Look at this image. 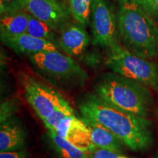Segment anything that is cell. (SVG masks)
Masks as SVG:
<instances>
[{
    "label": "cell",
    "mask_w": 158,
    "mask_h": 158,
    "mask_svg": "<svg viewBox=\"0 0 158 158\" xmlns=\"http://www.w3.org/2000/svg\"><path fill=\"white\" fill-rule=\"evenodd\" d=\"M82 117L101 124L133 151H146L153 143L152 122L108 104L95 94L85 95L78 105Z\"/></svg>",
    "instance_id": "cell-1"
},
{
    "label": "cell",
    "mask_w": 158,
    "mask_h": 158,
    "mask_svg": "<svg viewBox=\"0 0 158 158\" xmlns=\"http://www.w3.org/2000/svg\"><path fill=\"white\" fill-rule=\"evenodd\" d=\"M117 23L119 40L124 48L144 59L158 56V28L142 7L131 0L119 3Z\"/></svg>",
    "instance_id": "cell-2"
},
{
    "label": "cell",
    "mask_w": 158,
    "mask_h": 158,
    "mask_svg": "<svg viewBox=\"0 0 158 158\" xmlns=\"http://www.w3.org/2000/svg\"><path fill=\"white\" fill-rule=\"evenodd\" d=\"M94 93L113 107L142 117L147 118L153 103L145 85L114 73L102 75Z\"/></svg>",
    "instance_id": "cell-3"
},
{
    "label": "cell",
    "mask_w": 158,
    "mask_h": 158,
    "mask_svg": "<svg viewBox=\"0 0 158 158\" xmlns=\"http://www.w3.org/2000/svg\"><path fill=\"white\" fill-rule=\"evenodd\" d=\"M105 63L114 73L158 89V64L134 54L120 43L108 48Z\"/></svg>",
    "instance_id": "cell-4"
},
{
    "label": "cell",
    "mask_w": 158,
    "mask_h": 158,
    "mask_svg": "<svg viewBox=\"0 0 158 158\" xmlns=\"http://www.w3.org/2000/svg\"><path fill=\"white\" fill-rule=\"evenodd\" d=\"M37 72L51 81L61 85L84 84L88 75L72 57L59 51L28 56Z\"/></svg>",
    "instance_id": "cell-5"
},
{
    "label": "cell",
    "mask_w": 158,
    "mask_h": 158,
    "mask_svg": "<svg viewBox=\"0 0 158 158\" xmlns=\"http://www.w3.org/2000/svg\"><path fill=\"white\" fill-rule=\"evenodd\" d=\"M21 81L26 99L42 121L56 110L70 106L62 94L33 77L23 74Z\"/></svg>",
    "instance_id": "cell-6"
},
{
    "label": "cell",
    "mask_w": 158,
    "mask_h": 158,
    "mask_svg": "<svg viewBox=\"0 0 158 158\" xmlns=\"http://www.w3.org/2000/svg\"><path fill=\"white\" fill-rule=\"evenodd\" d=\"M91 16L92 44L108 49L119 43L117 13L109 0H94Z\"/></svg>",
    "instance_id": "cell-7"
},
{
    "label": "cell",
    "mask_w": 158,
    "mask_h": 158,
    "mask_svg": "<svg viewBox=\"0 0 158 158\" xmlns=\"http://www.w3.org/2000/svg\"><path fill=\"white\" fill-rule=\"evenodd\" d=\"M26 10L57 33L72 22V10L65 0H25Z\"/></svg>",
    "instance_id": "cell-8"
},
{
    "label": "cell",
    "mask_w": 158,
    "mask_h": 158,
    "mask_svg": "<svg viewBox=\"0 0 158 158\" xmlns=\"http://www.w3.org/2000/svg\"><path fill=\"white\" fill-rule=\"evenodd\" d=\"M53 131L74 145L87 149L90 152L95 148L91 141L87 124L83 118H79L75 114L63 118Z\"/></svg>",
    "instance_id": "cell-9"
},
{
    "label": "cell",
    "mask_w": 158,
    "mask_h": 158,
    "mask_svg": "<svg viewBox=\"0 0 158 158\" xmlns=\"http://www.w3.org/2000/svg\"><path fill=\"white\" fill-rule=\"evenodd\" d=\"M90 43V37L82 23L71 22L59 33V48L70 56H78L85 53Z\"/></svg>",
    "instance_id": "cell-10"
},
{
    "label": "cell",
    "mask_w": 158,
    "mask_h": 158,
    "mask_svg": "<svg viewBox=\"0 0 158 158\" xmlns=\"http://www.w3.org/2000/svg\"><path fill=\"white\" fill-rule=\"evenodd\" d=\"M5 45L10 48L18 54L28 56L45 51H59V46L51 41L34 37L24 33L14 37H1Z\"/></svg>",
    "instance_id": "cell-11"
},
{
    "label": "cell",
    "mask_w": 158,
    "mask_h": 158,
    "mask_svg": "<svg viewBox=\"0 0 158 158\" xmlns=\"http://www.w3.org/2000/svg\"><path fill=\"white\" fill-rule=\"evenodd\" d=\"M27 134L19 120L13 117L0 125V152L23 149Z\"/></svg>",
    "instance_id": "cell-12"
},
{
    "label": "cell",
    "mask_w": 158,
    "mask_h": 158,
    "mask_svg": "<svg viewBox=\"0 0 158 158\" xmlns=\"http://www.w3.org/2000/svg\"><path fill=\"white\" fill-rule=\"evenodd\" d=\"M83 119L87 124L91 141L94 147L122 153L124 143L111 131L97 122L85 118Z\"/></svg>",
    "instance_id": "cell-13"
},
{
    "label": "cell",
    "mask_w": 158,
    "mask_h": 158,
    "mask_svg": "<svg viewBox=\"0 0 158 158\" xmlns=\"http://www.w3.org/2000/svg\"><path fill=\"white\" fill-rule=\"evenodd\" d=\"M28 24L29 13L27 11L1 15V37H14L27 33Z\"/></svg>",
    "instance_id": "cell-14"
},
{
    "label": "cell",
    "mask_w": 158,
    "mask_h": 158,
    "mask_svg": "<svg viewBox=\"0 0 158 158\" xmlns=\"http://www.w3.org/2000/svg\"><path fill=\"white\" fill-rule=\"evenodd\" d=\"M51 146L58 158H90V152L77 147L53 130H48Z\"/></svg>",
    "instance_id": "cell-15"
},
{
    "label": "cell",
    "mask_w": 158,
    "mask_h": 158,
    "mask_svg": "<svg viewBox=\"0 0 158 158\" xmlns=\"http://www.w3.org/2000/svg\"><path fill=\"white\" fill-rule=\"evenodd\" d=\"M27 33L38 38L51 41L57 45L59 36L56 31L47 23L40 21L30 13H29V24Z\"/></svg>",
    "instance_id": "cell-16"
},
{
    "label": "cell",
    "mask_w": 158,
    "mask_h": 158,
    "mask_svg": "<svg viewBox=\"0 0 158 158\" xmlns=\"http://www.w3.org/2000/svg\"><path fill=\"white\" fill-rule=\"evenodd\" d=\"M94 0H68L73 19L85 27L89 23Z\"/></svg>",
    "instance_id": "cell-17"
},
{
    "label": "cell",
    "mask_w": 158,
    "mask_h": 158,
    "mask_svg": "<svg viewBox=\"0 0 158 158\" xmlns=\"http://www.w3.org/2000/svg\"><path fill=\"white\" fill-rule=\"evenodd\" d=\"M74 114V110L73 109V108L70 105V106H66L64 108L56 110V111H54L51 116H49L48 118H45L43 122L47 130H54L56 126L63 118Z\"/></svg>",
    "instance_id": "cell-18"
},
{
    "label": "cell",
    "mask_w": 158,
    "mask_h": 158,
    "mask_svg": "<svg viewBox=\"0 0 158 158\" xmlns=\"http://www.w3.org/2000/svg\"><path fill=\"white\" fill-rule=\"evenodd\" d=\"M19 108V103L15 99H10L2 102L0 108V124L14 117Z\"/></svg>",
    "instance_id": "cell-19"
},
{
    "label": "cell",
    "mask_w": 158,
    "mask_h": 158,
    "mask_svg": "<svg viewBox=\"0 0 158 158\" xmlns=\"http://www.w3.org/2000/svg\"><path fill=\"white\" fill-rule=\"evenodd\" d=\"M26 10L25 0H0L1 15Z\"/></svg>",
    "instance_id": "cell-20"
},
{
    "label": "cell",
    "mask_w": 158,
    "mask_h": 158,
    "mask_svg": "<svg viewBox=\"0 0 158 158\" xmlns=\"http://www.w3.org/2000/svg\"><path fill=\"white\" fill-rule=\"evenodd\" d=\"M90 158H128L122 153L112 150L95 147L90 152Z\"/></svg>",
    "instance_id": "cell-21"
},
{
    "label": "cell",
    "mask_w": 158,
    "mask_h": 158,
    "mask_svg": "<svg viewBox=\"0 0 158 158\" xmlns=\"http://www.w3.org/2000/svg\"><path fill=\"white\" fill-rule=\"evenodd\" d=\"M142 7L152 18H157L158 13L155 5V0H131Z\"/></svg>",
    "instance_id": "cell-22"
},
{
    "label": "cell",
    "mask_w": 158,
    "mask_h": 158,
    "mask_svg": "<svg viewBox=\"0 0 158 158\" xmlns=\"http://www.w3.org/2000/svg\"><path fill=\"white\" fill-rule=\"evenodd\" d=\"M0 158H27V152L24 149L2 152H0Z\"/></svg>",
    "instance_id": "cell-23"
},
{
    "label": "cell",
    "mask_w": 158,
    "mask_h": 158,
    "mask_svg": "<svg viewBox=\"0 0 158 158\" xmlns=\"http://www.w3.org/2000/svg\"><path fill=\"white\" fill-rule=\"evenodd\" d=\"M84 62L90 66L98 65L100 62V59H99L98 54H88L84 56Z\"/></svg>",
    "instance_id": "cell-24"
},
{
    "label": "cell",
    "mask_w": 158,
    "mask_h": 158,
    "mask_svg": "<svg viewBox=\"0 0 158 158\" xmlns=\"http://www.w3.org/2000/svg\"><path fill=\"white\" fill-rule=\"evenodd\" d=\"M155 5H156V7H157V13H158V0H155Z\"/></svg>",
    "instance_id": "cell-25"
},
{
    "label": "cell",
    "mask_w": 158,
    "mask_h": 158,
    "mask_svg": "<svg viewBox=\"0 0 158 158\" xmlns=\"http://www.w3.org/2000/svg\"><path fill=\"white\" fill-rule=\"evenodd\" d=\"M115 1H117V2H119V3H121V2H124L128 1V0H115Z\"/></svg>",
    "instance_id": "cell-26"
},
{
    "label": "cell",
    "mask_w": 158,
    "mask_h": 158,
    "mask_svg": "<svg viewBox=\"0 0 158 158\" xmlns=\"http://www.w3.org/2000/svg\"><path fill=\"white\" fill-rule=\"evenodd\" d=\"M154 158H158V151H157V155H155V157H154Z\"/></svg>",
    "instance_id": "cell-27"
}]
</instances>
